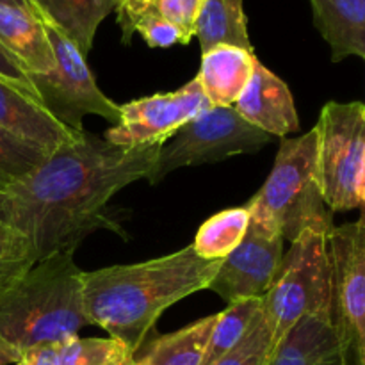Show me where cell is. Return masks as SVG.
Instances as JSON below:
<instances>
[{"label":"cell","mask_w":365,"mask_h":365,"mask_svg":"<svg viewBox=\"0 0 365 365\" xmlns=\"http://www.w3.org/2000/svg\"><path fill=\"white\" fill-rule=\"evenodd\" d=\"M250 227L248 207L221 210L196 232L192 250L205 260H223L241 245Z\"/></svg>","instance_id":"cell-22"},{"label":"cell","mask_w":365,"mask_h":365,"mask_svg":"<svg viewBox=\"0 0 365 365\" xmlns=\"http://www.w3.org/2000/svg\"><path fill=\"white\" fill-rule=\"evenodd\" d=\"M82 274L73 252L36 260L0 289V335L18 351L77 337L91 324L84 309Z\"/></svg>","instance_id":"cell-3"},{"label":"cell","mask_w":365,"mask_h":365,"mask_svg":"<svg viewBox=\"0 0 365 365\" xmlns=\"http://www.w3.org/2000/svg\"><path fill=\"white\" fill-rule=\"evenodd\" d=\"M216 317L214 314L173 334L159 335L135 360L139 365H202Z\"/></svg>","instance_id":"cell-19"},{"label":"cell","mask_w":365,"mask_h":365,"mask_svg":"<svg viewBox=\"0 0 365 365\" xmlns=\"http://www.w3.org/2000/svg\"><path fill=\"white\" fill-rule=\"evenodd\" d=\"M0 6H9V7H18V9H24L27 13L36 14L34 6H32L31 0H0Z\"/></svg>","instance_id":"cell-33"},{"label":"cell","mask_w":365,"mask_h":365,"mask_svg":"<svg viewBox=\"0 0 365 365\" xmlns=\"http://www.w3.org/2000/svg\"><path fill=\"white\" fill-rule=\"evenodd\" d=\"M202 6L203 0H121L116 13L123 41H130V27L135 21L148 18L170 21L192 39Z\"/></svg>","instance_id":"cell-21"},{"label":"cell","mask_w":365,"mask_h":365,"mask_svg":"<svg viewBox=\"0 0 365 365\" xmlns=\"http://www.w3.org/2000/svg\"><path fill=\"white\" fill-rule=\"evenodd\" d=\"M39 20L52 46L56 66L50 73H29V78L46 110L77 132L84 130L82 120L89 114L116 125L120 120V106L100 91L84 53L59 27L41 16Z\"/></svg>","instance_id":"cell-8"},{"label":"cell","mask_w":365,"mask_h":365,"mask_svg":"<svg viewBox=\"0 0 365 365\" xmlns=\"http://www.w3.org/2000/svg\"><path fill=\"white\" fill-rule=\"evenodd\" d=\"M135 32L141 34L146 45L152 46V48H168V46L173 45H187L191 41V38L184 31H180L177 25L170 24V21L152 20V18L135 21L130 27V38Z\"/></svg>","instance_id":"cell-28"},{"label":"cell","mask_w":365,"mask_h":365,"mask_svg":"<svg viewBox=\"0 0 365 365\" xmlns=\"http://www.w3.org/2000/svg\"><path fill=\"white\" fill-rule=\"evenodd\" d=\"M273 348V335L260 309L246 337L216 365H267Z\"/></svg>","instance_id":"cell-27"},{"label":"cell","mask_w":365,"mask_h":365,"mask_svg":"<svg viewBox=\"0 0 365 365\" xmlns=\"http://www.w3.org/2000/svg\"><path fill=\"white\" fill-rule=\"evenodd\" d=\"M134 353L116 339L71 337L59 344V365H121Z\"/></svg>","instance_id":"cell-25"},{"label":"cell","mask_w":365,"mask_h":365,"mask_svg":"<svg viewBox=\"0 0 365 365\" xmlns=\"http://www.w3.org/2000/svg\"><path fill=\"white\" fill-rule=\"evenodd\" d=\"M234 109L242 120L269 135L285 138L299 130L292 93L280 77L260 63H257L255 71Z\"/></svg>","instance_id":"cell-12"},{"label":"cell","mask_w":365,"mask_h":365,"mask_svg":"<svg viewBox=\"0 0 365 365\" xmlns=\"http://www.w3.org/2000/svg\"><path fill=\"white\" fill-rule=\"evenodd\" d=\"M195 36L202 53L217 45L241 46L253 52L242 0H203Z\"/></svg>","instance_id":"cell-20"},{"label":"cell","mask_w":365,"mask_h":365,"mask_svg":"<svg viewBox=\"0 0 365 365\" xmlns=\"http://www.w3.org/2000/svg\"><path fill=\"white\" fill-rule=\"evenodd\" d=\"M260 309L262 298H250L230 303L227 310L217 314L202 365H216L228 355L246 337Z\"/></svg>","instance_id":"cell-23"},{"label":"cell","mask_w":365,"mask_h":365,"mask_svg":"<svg viewBox=\"0 0 365 365\" xmlns=\"http://www.w3.org/2000/svg\"><path fill=\"white\" fill-rule=\"evenodd\" d=\"M0 127L29 143L53 152L75 141L82 132L71 130L46 110L38 98L0 77Z\"/></svg>","instance_id":"cell-13"},{"label":"cell","mask_w":365,"mask_h":365,"mask_svg":"<svg viewBox=\"0 0 365 365\" xmlns=\"http://www.w3.org/2000/svg\"><path fill=\"white\" fill-rule=\"evenodd\" d=\"M59 344L48 342L24 349L14 365H59Z\"/></svg>","instance_id":"cell-30"},{"label":"cell","mask_w":365,"mask_h":365,"mask_svg":"<svg viewBox=\"0 0 365 365\" xmlns=\"http://www.w3.org/2000/svg\"><path fill=\"white\" fill-rule=\"evenodd\" d=\"M220 264L187 246L146 262L89 271L82 274L86 316L138 355L160 314L209 287Z\"/></svg>","instance_id":"cell-2"},{"label":"cell","mask_w":365,"mask_h":365,"mask_svg":"<svg viewBox=\"0 0 365 365\" xmlns=\"http://www.w3.org/2000/svg\"><path fill=\"white\" fill-rule=\"evenodd\" d=\"M0 77H2L4 81L11 82V84L18 86V88L24 89L25 93H29V95L34 96V98H38L39 102H41L38 91H36L31 78H29L27 71L24 70V66H21V64L18 63L2 45H0Z\"/></svg>","instance_id":"cell-29"},{"label":"cell","mask_w":365,"mask_h":365,"mask_svg":"<svg viewBox=\"0 0 365 365\" xmlns=\"http://www.w3.org/2000/svg\"><path fill=\"white\" fill-rule=\"evenodd\" d=\"M50 153L0 127V192L29 177Z\"/></svg>","instance_id":"cell-24"},{"label":"cell","mask_w":365,"mask_h":365,"mask_svg":"<svg viewBox=\"0 0 365 365\" xmlns=\"http://www.w3.org/2000/svg\"><path fill=\"white\" fill-rule=\"evenodd\" d=\"M314 24L331 48V61H365V0H310Z\"/></svg>","instance_id":"cell-16"},{"label":"cell","mask_w":365,"mask_h":365,"mask_svg":"<svg viewBox=\"0 0 365 365\" xmlns=\"http://www.w3.org/2000/svg\"><path fill=\"white\" fill-rule=\"evenodd\" d=\"M18 359H20V351L0 335V365L16 364Z\"/></svg>","instance_id":"cell-31"},{"label":"cell","mask_w":365,"mask_h":365,"mask_svg":"<svg viewBox=\"0 0 365 365\" xmlns=\"http://www.w3.org/2000/svg\"><path fill=\"white\" fill-rule=\"evenodd\" d=\"M0 45L27 73H50L56 66L52 46L38 14L0 6Z\"/></svg>","instance_id":"cell-17"},{"label":"cell","mask_w":365,"mask_h":365,"mask_svg":"<svg viewBox=\"0 0 365 365\" xmlns=\"http://www.w3.org/2000/svg\"><path fill=\"white\" fill-rule=\"evenodd\" d=\"M36 262L29 239L0 221V289L6 287Z\"/></svg>","instance_id":"cell-26"},{"label":"cell","mask_w":365,"mask_h":365,"mask_svg":"<svg viewBox=\"0 0 365 365\" xmlns=\"http://www.w3.org/2000/svg\"><path fill=\"white\" fill-rule=\"evenodd\" d=\"M250 221L294 241L302 232L330 234L334 212L328 209L317 178L316 128L302 138L285 139L260 191L246 203Z\"/></svg>","instance_id":"cell-4"},{"label":"cell","mask_w":365,"mask_h":365,"mask_svg":"<svg viewBox=\"0 0 365 365\" xmlns=\"http://www.w3.org/2000/svg\"><path fill=\"white\" fill-rule=\"evenodd\" d=\"M267 365H344L330 316H305L274 346Z\"/></svg>","instance_id":"cell-15"},{"label":"cell","mask_w":365,"mask_h":365,"mask_svg":"<svg viewBox=\"0 0 365 365\" xmlns=\"http://www.w3.org/2000/svg\"><path fill=\"white\" fill-rule=\"evenodd\" d=\"M273 135L253 127L234 107H209L185 123L170 143L160 146L146 180L159 184L178 168L220 163L241 153H255L269 145Z\"/></svg>","instance_id":"cell-7"},{"label":"cell","mask_w":365,"mask_h":365,"mask_svg":"<svg viewBox=\"0 0 365 365\" xmlns=\"http://www.w3.org/2000/svg\"><path fill=\"white\" fill-rule=\"evenodd\" d=\"M262 314L273 335V346L302 317L317 314L330 316V255L327 234L305 230L291 242L273 285L262 296Z\"/></svg>","instance_id":"cell-5"},{"label":"cell","mask_w":365,"mask_h":365,"mask_svg":"<svg viewBox=\"0 0 365 365\" xmlns=\"http://www.w3.org/2000/svg\"><path fill=\"white\" fill-rule=\"evenodd\" d=\"M121 365H139L138 364V360H135V356L132 360H128V362H125V364H121Z\"/></svg>","instance_id":"cell-34"},{"label":"cell","mask_w":365,"mask_h":365,"mask_svg":"<svg viewBox=\"0 0 365 365\" xmlns=\"http://www.w3.org/2000/svg\"><path fill=\"white\" fill-rule=\"evenodd\" d=\"M160 146H118L84 130L0 192V221L29 239L36 260L75 252L89 232L110 225V198L148 178Z\"/></svg>","instance_id":"cell-1"},{"label":"cell","mask_w":365,"mask_h":365,"mask_svg":"<svg viewBox=\"0 0 365 365\" xmlns=\"http://www.w3.org/2000/svg\"><path fill=\"white\" fill-rule=\"evenodd\" d=\"M209 107L212 106L195 77L177 91L157 93L120 106V120L103 138L118 146L164 145Z\"/></svg>","instance_id":"cell-10"},{"label":"cell","mask_w":365,"mask_h":365,"mask_svg":"<svg viewBox=\"0 0 365 365\" xmlns=\"http://www.w3.org/2000/svg\"><path fill=\"white\" fill-rule=\"evenodd\" d=\"M36 14L59 27L84 56L91 50L100 24L121 0H31Z\"/></svg>","instance_id":"cell-18"},{"label":"cell","mask_w":365,"mask_h":365,"mask_svg":"<svg viewBox=\"0 0 365 365\" xmlns=\"http://www.w3.org/2000/svg\"><path fill=\"white\" fill-rule=\"evenodd\" d=\"M317 134V178L331 212L359 207V184L365 159V103L328 102Z\"/></svg>","instance_id":"cell-6"},{"label":"cell","mask_w":365,"mask_h":365,"mask_svg":"<svg viewBox=\"0 0 365 365\" xmlns=\"http://www.w3.org/2000/svg\"><path fill=\"white\" fill-rule=\"evenodd\" d=\"M255 52L232 45H217L202 56L198 78L212 107H232L248 86L257 66Z\"/></svg>","instance_id":"cell-14"},{"label":"cell","mask_w":365,"mask_h":365,"mask_svg":"<svg viewBox=\"0 0 365 365\" xmlns=\"http://www.w3.org/2000/svg\"><path fill=\"white\" fill-rule=\"evenodd\" d=\"M330 255V321L344 365H365V228L334 227Z\"/></svg>","instance_id":"cell-9"},{"label":"cell","mask_w":365,"mask_h":365,"mask_svg":"<svg viewBox=\"0 0 365 365\" xmlns=\"http://www.w3.org/2000/svg\"><path fill=\"white\" fill-rule=\"evenodd\" d=\"M359 207H360V217L359 221H356V225L365 228V159H364V168H362V175H360V184H359Z\"/></svg>","instance_id":"cell-32"},{"label":"cell","mask_w":365,"mask_h":365,"mask_svg":"<svg viewBox=\"0 0 365 365\" xmlns=\"http://www.w3.org/2000/svg\"><path fill=\"white\" fill-rule=\"evenodd\" d=\"M285 239L250 221L241 245L221 260L209 287L230 303L262 298L273 285L282 259Z\"/></svg>","instance_id":"cell-11"}]
</instances>
